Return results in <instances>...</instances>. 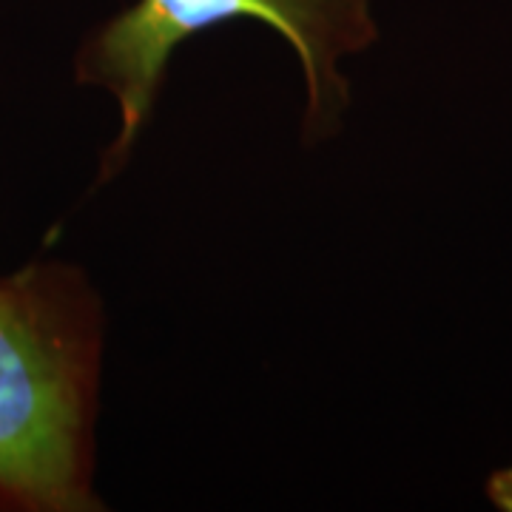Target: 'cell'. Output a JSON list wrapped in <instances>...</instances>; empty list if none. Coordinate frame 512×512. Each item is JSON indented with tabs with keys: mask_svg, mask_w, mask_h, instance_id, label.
Returning a JSON list of instances; mask_svg holds the SVG:
<instances>
[{
	"mask_svg": "<svg viewBox=\"0 0 512 512\" xmlns=\"http://www.w3.org/2000/svg\"><path fill=\"white\" fill-rule=\"evenodd\" d=\"M239 18L268 23L293 46L308 83L313 131H328L339 120L350 94L336 63L379 35L367 0H137L97 32L77 63L83 83L103 86L120 103L123 128L106 154L109 171L126 163L177 46L202 29Z\"/></svg>",
	"mask_w": 512,
	"mask_h": 512,
	"instance_id": "1",
	"label": "cell"
},
{
	"mask_svg": "<svg viewBox=\"0 0 512 512\" xmlns=\"http://www.w3.org/2000/svg\"><path fill=\"white\" fill-rule=\"evenodd\" d=\"M89 359L32 276L0 282V493L46 510L86 495Z\"/></svg>",
	"mask_w": 512,
	"mask_h": 512,
	"instance_id": "2",
	"label": "cell"
},
{
	"mask_svg": "<svg viewBox=\"0 0 512 512\" xmlns=\"http://www.w3.org/2000/svg\"><path fill=\"white\" fill-rule=\"evenodd\" d=\"M490 498L493 504H498L501 510L512 512V467L504 473H495L490 478Z\"/></svg>",
	"mask_w": 512,
	"mask_h": 512,
	"instance_id": "3",
	"label": "cell"
}]
</instances>
